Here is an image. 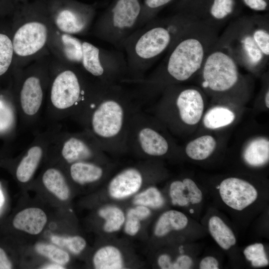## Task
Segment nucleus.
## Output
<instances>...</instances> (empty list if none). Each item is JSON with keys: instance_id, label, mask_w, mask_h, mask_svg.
Masks as SVG:
<instances>
[{"instance_id": "1", "label": "nucleus", "mask_w": 269, "mask_h": 269, "mask_svg": "<svg viewBox=\"0 0 269 269\" xmlns=\"http://www.w3.org/2000/svg\"><path fill=\"white\" fill-rule=\"evenodd\" d=\"M219 29L195 20L176 39L158 66L149 75L131 83L146 100L167 86L190 79L198 73L219 36Z\"/></svg>"}, {"instance_id": "2", "label": "nucleus", "mask_w": 269, "mask_h": 269, "mask_svg": "<svg viewBox=\"0 0 269 269\" xmlns=\"http://www.w3.org/2000/svg\"><path fill=\"white\" fill-rule=\"evenodd\" d=\"M120 84L104 86L78 123L105 152L115 153L128 151L129 121L142 103L137 92H130Z\"/></svg>"}, {"instance_id": "3", "label": "nucleus", "mask_w": 269, "mask_h": 269, "mask_svg": "<svg viewBox=\"0 0 269 269\" xmlns=\"http://www.w3.org/2000/svg\"><path fill=\"white\" fill-rule=\"evenodd\" d=\"M195 20L179 12L166 18H154L135 30L118 47L126 55L128 76L123 83L130 84L143 79L146 71Z\"/></svg>"}, {"instance_id": "4", "label": "nucleus", "mask_w": 269, "mask_h": 269, "mask_svg": "<svg viewBox=\"0 0 269 269\" xmlns=\"http://www.w3.org/2000/svg\"><path fill=\"white\" fill-rule=\"evenodd\" d=\"M48 48L53 57L79 69L102 84L121 83L127 78V62L121 51L97 46L75 35L61 32L54 26Z\"/></svg>"}, {"instance_id": "5", "label": "nucleus", "mask_w": 269, "mask_h": 269, "mask_svg": "<svg viewBox=\"0 0 269 269\" xmlns=\"http://www.w3.org/2000/svg\"><path fill=\"white\" fill-rule=\"evenodd\" d=\"M105 85L51 55L45 101L47 119L54 124L70 118L78 123L94 98Z\"/></svg>"}, {"instance_id": "6", "label": "nucleus", "mask_w": 269, "mask_h": 269, "mask_svg": "<svg viewBox=\"0 0 269 269\" xmlns=\"http://www.w3.org/2000/svg\"><path fill=\"white\" fill-rule=\"evenodd\" d=\"M10 19L15 68L50 55L48 43L53 24L46 0L19 3Z\"/></svg>"}, {"instance_id": "7", "label": "nucleus", "mask_w": 269, "mask_h": 269, "mask_svg": "<svg viewBox=\"0 0 269 269\" xmlns=\"http://www.w3.org/2000/svg\"><path fill=\"white\" fill-rule=\"evenodd\" d=\"M216 43L225 48L239 66L260 72L269 57V19L254 16L231 21Z\"/></svg>"}, {"instance_id": "8", "label": "nucleus", "mask_w": 269, "mask_h": 269, "mask_svg": "<svg viewBox=\"0 0 269 269\" xmlns=\"http://www.w3.org/2000/svg\"><path fill=\"white\" fill-rule=\"evenodd\" d=\"M50 60L49 55L14 68L11 87L24 129L33 128L40 120L49 83Z\"/></svg>"}, {"instance_id": "9", "label": "nucleus", "mask_w": 269, "mask_h": 269, "mask_svg": "<svg viewBox=\"0 0 269 269\" xmlns=\"http://www.w3.org/2000/svg\"><path fill=\"white\" fill-rule=\"evenodd\" d=\"M141 9V0H113L96 21L94 35L118 48L137 28Z\"/></svg>"}, {"instance_id": "10", "label": "nucleus", "mask_w": 269, "mask_h": 269, "mask_svg": "<svg viewBox=\"0 0 269 269\" xmlns=\"http://www.w3.org/2000/svg\"><path fill=\"white\" fill-rule=\"evenodd\" d=\"M156 118L141 108L132 115L129 123L127 146L128 151L145 157H159L166 155L172 144L162 132Z\"/></svg>"}, {"instance_id": "11", "label": "nucleus", "mask_w": 269, "mask_h": 269, "mask_svg": "<svg viewBox=\"0 0 269 269\" xmlns=\"http://www.w3.org/2000/svg\"><path fill=\"white\" fill-rule=\"evenodd\" d=\"M105 151L87 131L70 133L60 130L48 146L46 158L66 165L82 161L105 159Z\"/></svg>"}, {"instance_id": "12", "label": "nucleus", "mask_w": 269, "mask_h": 269, "mask_svg": "<svg viewBox=\"0 0 269 269\" xmlns=\"http://www.w3.org/2000/svg\"><path fill=\"white\" fill-rule=\"evenodd\" d=\"M199 73L202 88L216 94L232 91L240 83L241 79L238 63L225 48L216 42Z\"/></svg>"}, {"instance_id": "13", "label": "nucleus", "mask_w": 269, "mask_h": 269, "mask_svg": "<svg viewBox=\"0 0 269 269\" xmlns=\"http://www.w3.org/2000/svg\"><path fill=\"white\" fill-rule=\"evenodd\" d=\"M46 3L54 27L70 35L87 33L96 14L95 4L76 0H46Z\"/></svg>"}, {"instance_id": "14", "label": "nucleus", "mask_w": 269, "mask_h": 269, "mask_svg": "<svg viewBox=\"0 0 269 269\" xmlns=\"http://www.w3.org/2000/svg\"><path fill=\"white\" fill-rule=\"evenodd\" d=\"M61 129V125L55 123L35 135L17 163L15 175L18 181L26 183L32 179L41 162L46 157L51 140Z\"/></svg>"}, {"instance_id": "15", "label": "nucleus", "mask_w": 269, "mask_h": 269, "mask_svg": "<svg viewBox=\"0 0 269 269\" xmlns=\"http://www.w3.org/2000/svg\"><path fill=\"white\" fill-rule=\"evenodd\" d=\"M219 189L222 201L227 206L237 211H242L251 205L258 196L257 189L252 184L236 177L223 180Z\"/></svg>"}, {"instance_id": "16", "label": "nucleus", "mask_w": 269, "mask_h": 269, "mask_svg": "<svg viewBox=\"0 0 269 269\" xmlns=\"http://www.w3.org/2000/svg\"><path fill=\"white\" fill-rule=\"evenodd\" d=\"M143 170L136 167L127 168L115 175L109 184L110 195L115 199H123L136 193L144 178Z\"/></svg>"}, {"instance_id": "17", "label": "nucleus", "mask_w": 269, "mask_h": 269, "mask_svg": "<svg viewBox=\"0 0 269 269\" xmlns=\"http://www.w3.org/2000/svg\"><path fill=\"white\" fill-rule=\"evenodd\" d=\"M14 68L10 19L0 18V89L3 81L11 83Z\"/></svg>"}, {"instance_id": "18", "label": "nucleus", "mask_w": 269, "mask_h": 269, "mask_svg": "<svg viewBox=\"0 0 269 269\" xmlns=\"http://www.w3.org/2000/svg\"><path fill=\"white\" fill-rule=\"evenodd\" d=\"M47 221V216L41 209L30 207L19 212L14 217V227L31 235H37L43 229Z\"/></svg>"}, {"instance_id": "19", "label": "nucleus", "mask_w": 269, "mask_h": 269, "mask_svg": "<svg viewBox=\"0 0 269 269\" xmlns=\"http://www.w3.org/2000/svg\"><path fill=\"white\" fill-rule=\"evenodd\" d=\"M70 178L80 185L96 182L104 175L105 169L99 163L94 161H82L68 165Z\"/></svg>"}, {"instance_id": "20", "label": "nucleus", "mask_w": 269, "mask_h": 269, "mask_svg": "<svg viewBox=\"0 0 269 269\" xmlns=\"http://www.w3.org/2000/svg\"><path fill=\"white\" fill-rule=\"evenodd\" d=\"M41 182L44 187L59 199L65 201L70 195V189L63 170L50 166L43 171Z\"/></svg>"}, {"instance_id": "21", "label": "nucleus", "mask_w": 269, "mask_h": 269, "mask_svg": "<svg viewBox=\"0 0 269 269\" xmlns=\"http://www.w3.org/2000/svg\"><path fill=\"white\" fill-rule=\"evenodd\" d=\"M235 0H212L202 21L219 29L233 15Z\"/></svg>"}, {"instance_id": "22", "label": "nucleus", "mask_w": 269, "mask_h": 269, "mask_svg": "<svg viewBox=\"0 0 269 269\" xmlns=\"http://www.w3.org/2000/svg\"><path fill=\"white\" fill-rule=\"evenodd\" d=\"M243 157L245 161L252 166H261L269 160V141L266 137L252 139L245 147Z\"/></svg>"}, {"instance_id": "23", "label": "nucleus", "mask_w": 269, "mask_h": 269, "mask_svg": "<svg viewBox=\"0 0 269 269\" xmlns=\"http://www.w3.org/2000/svg\"><path fill=\"white\" fill-rule=\"evenodd\" d=\"M188 218L183 213L176 210H169L163 213L155 225L154 234L162 237L172 230H180L187 225Z\"/></svg>"}, {"instance_id": "24", "label": "nucleus", "mask_w": 269, "mask_h": 269, "mask_svg": "<svg viewBox=\"0 0 269 269\" xmlns=\"http://www.w3.org/2000/svg\"><path fill=\"white\" fill-rule=\"evenodd\" d=\"M208 228L212 237L223 249L228 250L235 245L236 239L234 234L218 216H213L210 218Z\"/></svg>"}, {"instance_id": "25", "label": "nucleus", "mask_w": 269, "mask_h": 269, "mask_svg": "<svg viewBox=\"0 0 269 269\" xmlns=\"http://www.w3.org/2000/svg\"><path fill=\"white\" fill-rule=\"evenodd\" d=\"M216 147V141L210 135L198 137L188 142L185 148L186 155L191 159L202 160L209 157Z\"/></svg>"}, {"instance_id": "26", "label": "nucleus", "mask_w": 269, "mask_h": 269, "mask_svg": "<svg viewBox=\"0 0 269 269\" xmlns=\"http://www.w3.org/2000/svg\"><path fill=\"white\" fill-rule=\"evenodd\" d=\"M93 264L97 269H118L123 268L122 254L116 247L108 246L98 250L93 257Z\"/></svg>"}, {"instance_id": "27", "label": "nucleus", "mask_w": 269, "mask_h": 269, "mask_svg": "<svg viewBox=\"0 0 269 269\" xmlns=\"http://www.w3.org/2000/svg\"><path fill=\"white\" fill-rule=\"evenodd\" d=\"M235 119L234 113L224 107H216L209 110L203 118V125L209 129H217L229 125Z\"/></svg>"}, {"instance_id": "28", "label": "nucleus", "mask_w": 269, "mask_h": 269, "mask_svg": "<svg viewBox=\"0 0 269 269\" xmlns=\"http://www.w3.org/2000/svg\"><path fill=\"white\" fill-rule=\"evenodd\" d=\"M99 214L105 220L104 230L108 233L119 230L125 220L123 212L115 206H109L104 207L99 210Z\"/></svg>"}, {"instance_id": "29", "label": "nucleus", "mask_w": 269, "mask_h": 269, "mask_svg": "<svg viewBox=\"0 0 269 269\" xmlns=\"http://www.w3.org/2000/svg\"><path fill=\"white\" fill-rule=\"evenodd\" d=\"M172 0H143L137 28L155 18L158 11Z\"/></svg>"}, {"instance_id": "30", "label": "nucleus", "mask_w": 269, "mask_h": 269, "mask_svg": "<svg viewBox=\"0 0 269 269\" xmlns=\"http://www.w3.org/2000/svg\"><path fill=\"white\" fill-rule=\"evenodd\" d=\"M35 249L39 254L60 265L66 264L70 260L69 255L66 252L52 245L38 243Z\"/></svg>"}, {"instance_id": "31", "label": "nucleus", "mask_w": 269, "mask_h": 269, "mask_svg": "<svg viewBox=\"0 0 269 269\" xmlns=\"http://www.w3.org/2000/svg\"><path fill=\"white\" fill-rule=\"evenodd\" d=\"M134 203L138 205L156 208L163 204L164 199L156 188L150 187L136 195L134 198Z\"/></svg>"}, {"instance_id": "32", "label": "nucleus", "mask_w": 269, "mask_h": 269, "mask_svg": "<svg viewBox=\"0 0 269 269\" xmlns=\"http://www.w3.org/2000/svg\"><path fill=\"white\" fill-rule=\"evenodd\" d=\"M243 253L246 259L251 262L253 267H263L269 265L264 245L261 243L248 246L244 249Z\"/></svg>"}, {"instance_id": "33", "label": "nucleus", "mask_w": 269, "mask_h": 269, "mask_svg": "<svg viewBox=\"0 0 269 269\" xmlns=\"http://www.w3.org/2000/svg\"><path fill=\"white\" fill-rule=\"evenodd\" d=\"M51 240L54 244L65 247L75 254L80 253L86 246L85 239L78 236L64 237L54 235Z\"/></svg>"}, {"instance_id": "34", "label": "nucleus", "mask_w": 269, "mask_h": 269, "mask_svg": "<svg viewBox=\"0 0 269 269\" xmlns=\"http://www.w3.org/2000/svg\"><path fill=\"white\" fill-rule=\"evenodd\" d=\"M186 190L182 181L175 180L171 183L169 193L173 205L184 206L189 203L187 195L184 193Z\"/></svg>"}, {"instance_id": "35", "label": "nucleus", "mask_w": 269, "mask_h": 269, "mask_svg": "<svg viewBox=\"0 0 269 269\" xmlns=\"http://www.w3.org/2000/svg\"><path fill=\"white\" fill-rule=\"evenodd\" d=\"M182 182L188 191L187 195L189 198V202L193 204L201 202L203 198V194L196 183L190 178H185L182 180Z\"/></svg>"}, {"instance_id": "36", "label": "nucleus", "mask_w": 269, "mask_h": 269, "mask_svg": "<svg viewBox=\"0 0 269 269\" xmlns=\"http://www.w3.org/2000/svg\"><path fill=\"white\" fill-rule=\"evenodd\" d=\"M19 3L16 0H0V18H10Z\"/></svg>"}, {"instance_id": "37", "label": "nucleus", "mask_w": 269, "mask_h": 269, "mask_svg": "<svg viewBox=\"0 0 269 269\" xmlns=\"http://www.w3.org/2000/svg\"><path fill=\"white\" fill-rule=\"evenodd\" d=\"M140 221L136 216L127 213V219L125 226V232L131 236L135 235L140 228Z\"/></svg>"}, {"instance_id": "38", "label": "nucleus", "mask_w": 269, "mask_h": 269, "mask_svg": "<svg viewBox=\"0 0 269 269\" xmlns=\"http://www.w3.org/2000/svg\"><path fill=\"white\" fill-rule=\"evenodd\" d=\"M192 259L187 255H182L173 263L172 269H188L192 265Z\"/></svg>"}, {"instance_id": "39", "label": "nucleus", "mask_w": 269, "mask_h": 269, "mask_svg": "<svg viewBox=\"0 0 269 269\" xmlns=\"http://www.w3.org/2000/svg\"><path fill=\"white\" fill-rule=\"evenodd\" d=\"M128 213L136 216L140 220H142L150 215V211L146 206L138 205L134 208L131 209Z\"/></svg>"}, {"instance_id": "40", "label": "nucleus", "mask_w": 269, "mask_h": 269, "mask_svg": "<svg viewBox=\"0 0 269 269\" xmlns=\"http://www.w3.org/2000/svg\"><path fill=\"white\" fill-rule=\"evenodd\" d=\"M245 4L251 9L256 11L267 9L268 2L266 0H243Z\"/></svg>"}, {"instance_id": "41", "label": "nucleus", "mask_w": 269, "mask_h": 269, "mask_svg": "<svg viewBox=\"0 0 269 269\" xmlns=\"http://www.w3.org/2000/svg\"><path fill=\"white\" fill-rule=\"evenodd\" d=\"M200 269H218L219 263L216 259L208 256L203 258L199 264Z\"/></svg>"}, {"instance_id": "42", "label": "nucleus", "mask_w": 269, "mask_h": 269, "mask_svg": "<svg viewBox=\"0 0 269 269\" xmlns=\"http://www.w3.org/2000/svg\"><path fill=\"white\" fill-rule=\"evenodd\" d=\"M158 266L162 269H172L173 263L170 257L166 254L160 256L158 259Z\"/></svg>"}, {"instance_id": "43", "label": "nucleus", "mask_w": 269, "mask_h": 269, "mask_svg": "<svg viewBox=\"0 0 269 269\" xmlns=\"http://www.w3.org/2000/svg\"><path fill=\"white\" fill-rule=\"evenodd\" d=\"M12 267V264L5 251L0 248V269H10Z\"/></svg>"}, {"instance_id": "44", "label": "nucleus", "mask_w": 269, "mask_h": 269, "mask_svg": "<svg viewBox=\"0 0 269 269\" xmlns=\"http://www.w3.org/2000/svg\"><path fill=\"white\" fill-rule=\"evenodd\" d=\"M41 269H65L62 265L57 264H49L41 267Z\"/></svg>"}, {"instance_id": "45", "label": "nucleus", "mask_w": 269, "mask_h": 269, "mask_svg": "<svg viewBox=\"0 0 269 269\" xmlns=\"http://www.w3.org/2000/svg\"><path fill=\"white\" fill-rule=\"evenodd\" d=\"M265 105L266 107L268 108H269V90L268 89L266 90V92L265 93Z\"/></svg>"}, {"instance_id": "46", "label": "nucleus", "mask_w": 269, "mask_h": 269, "mask_svg": "<svg viewBox=\"0 0 269 269\" xmlns=\"http://www.w3.org/2000/svg\"><path fill=\"white\" fill-rule=\"evenodd\" d=\"M16 0L18 1L20 3H25L30 1V0Z\"/></svg>"}, {"instance_id": "47", "label": "nucleus", "mask_w": 269, "mask_h": 269, "mask_svg": "<svg viewBox=\"0 0 269 269\" xmlns=\"http://www.w3.org/2000/svg\"><path fill=\"white\" fill-rule=\"evenodd\" d=\"M194 212V210L193 209H190V213H193Z\"/></svg>"}]
</instances>
